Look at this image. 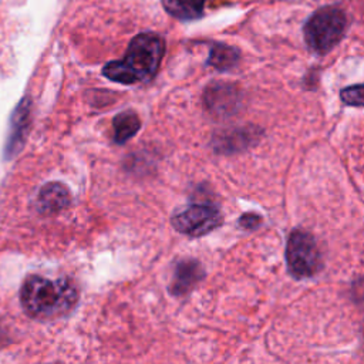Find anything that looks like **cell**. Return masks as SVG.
<instances>
[{"mask_svg": "<svg viewBox=\"0 0 364 364\" xmlns=\"http://www.w3.org/2000/svg\"><path fill=\"white\" fill-rule=\"evenodd\" d=\"M164 53L165 43L161 36L141 33L131 40L124 58L105 64L102 74L121 84L148 81L158 71Z\"/></svg>", "mask_w": 364, "mask_h": 364, "instance_id": "cell-1", "label": "cell"}, {"mask_svg": "<svg viewBox=\"0 0 364 364\" xmlns=\"http://www.w3.org/2000/svg\"><path fill=\"white\" fill-rule=\"evenodd\" d=\"M24 311L34 318H54L71 310L77 301L74 284L65 279L50 280L37 274L28 276L20 290Z\"/></svg>", "mask_w": 364, "mask_h": 364, "instance_id": "cell-2", "label": "cell"}, {"mask_svg": "<svg viewBox=\"0 0 364 364\" xmlns=\"http://www.w3.org/2000/svg\"><path fill=\"white\" fill-rule=\"evenodd\" d=\"M347 26L348 20L341 9L324 6L316 10L306 21L303 28L304 41L311 51L326 54L340 43Z\"/></svg>", "mask_w": 364, "mask_h": 364, "instance_id": "cell-3", "label": "cell"}, {"mask_svg": "<svg viewBox=\"0 0 364 364\" xmlns=\"http://www.w3.org/2000/svg\"><path fill=\"white\" fill-rule=\"evenodd\" d=\"M286 260L289 272L297 279L316 274L321 269V255L316 239L306 230H293L287 240Z\"/></svg>", "mask_w": 364, "mask_h": 364, "instance_id": "cell-4", "label": "cell"}, {"mask_svg": "<svg viewBox=\"0 0 364 364\" xmlns=\"http://www.w3.org/2000/svg\"><path fill=\"white\" fill-rule=\"evenodd\" d=\"M220 223L222 215L213 205H191L172 216L173 228L192 237L206 235Z\"/></svg>", "mask_w": 364, "mask_h": 364, "instance_id": "cell-5", "label": "cell"}, {"mask_svg": "<svg viewBox=\"0 0 364 364\" xmlns=\"http://www.w3.org/2000/svg\"><path fill=\"white\" fill-rule=\"evenodd\" d=\"M205 104L216 115H229L239 105V92L230 84H213L206 90Z\"/></svg>", "mask_w": 364, "mask_h": 364, "instance_id": "cell-6", "label": "cell"}, {"mask_svg": "<svg viewBox=\"0 0 364 364\" xmlns=\"http://www.w3.org/2000/svg\"><path fill=\"white\" fill-rule=\"evenodd\" d=\"M28 124H30V100L24 98L16 108L11 118V127H10L9 139L6 144L7 156L14 155L23 146L26 141V134L28 131Z\"/></svg>", "mask_w": 364, "mask_h": 364, "instance_id": "cell-7", "label": "cell"}, {"mask_svg": "<svg viewBox=\"0 0 364 364\" xmlns=\"http://www.w3.org/2000/svg\"><path fill=\"white\" fill-rule=\"evenodd\" d=\"M71 196L68 189L60 182H50L40 189L37 202L41 213H57L70 205Z\"/></svg>", "mask_w": 364, "mask_h": 364, "instance_id": "cell-8", "label": "cell"}, {"mask_svg": "<svg viewBox=\"0 0 364 364\" xmlns=\"http://www.w3.org/2000/svg\"><path fill=\"white\" fill-rule=\"evenodd\" d=\"M203 276V269L196 260L181 262L173 274L172 291L175 294H183L189 291Z\"/></svg>", "mask_w": 364, "mask_h": 364, "instance_id": "cell-9", "label": "cell"}, {"mask_svg": "<svg viewBox=\"0 0 364 364\" xmlns=\"http://www.w3.org/2000/svg\"><path fill=\"white\" fill-rule=\"evenodd\" d=\"M259 129L243 128L223 134L218 138V149L223 152H235L245 149L259 138Z\"/></svg>", "mask_w": 364, "mask_h": 364, "instance_id": "cell-10", "label": "cell"}, {"mask_svg": "<svg viewBox=\"0 0 364 364\" xmlns=\"http://www.w3.org/2000/svg\"><path fill=\"white\" fill-rule=\"evenodd\" d=\"M164 9L181 20H193L202 16L206 0H161Z\"/></svg>", "mask_w": 364, "mask_h": 364, "instance_id": "cell-11", "label": "cell"}, {"mask_svg": "<svg viewBox=\"0 0 364 364\" xmlns=\"http://www.w3.org/2000/svg\"><path fill=\"white\" fill-rule=\"evenodd\" d=\"M112 125H114L115 142L125 144L138 132L141 127V121L134 111H124L114 118Z\"/></svg>", "mask_w": 364, "mask_h": 364, "instance_id": "cell-12", "label": "cell"}, {"mask_svg": "<svg viewBox=\"0 0 364 364\" xmlns=\"http://www.w3.org/2000/svg\"><path fill=\"white\" fill-rule=\"evenodd\" d=\"M237 61H239L237 48L228 44H222V43H216L212 46L209 58H208L209 65L215 67L216 70L225 71V70L233 68L237 64Z\"/></svg>", "mask_w": 364, "mask_h": 364, "instance_id": "cell-13", "label": "cell"}, {"mask_svg": "<svg viewBox=\"0 0 364 364\" xmlns=\"http://www.w3.org/2000/svg\"><path fill=\"white\" fill-rule=\"evenodd\" d=\"M340 98L346 105L364 107V84H355L341 90Z\"/></svg>", "mask_w": 364, "mask_h": 364, "instance_id": "cell-14", "label": "cell"}, {"mask_svg": "<svg viewBox=\"0 0 364 364\" xmlns=\"http://www.w3.org/2000/svg\"><path fill=\"white\" fill-rule=\"evenodd\" d=\"M260 222H262V219L256 213H246L239 219V225L245 229H255L260 225Z\"/></svg>", "mask_w": 364, "mask_h": 364, "instance_id": "cell-15", "label": "cell"}, {"mask_svg": "<svg viewBox=\"0 0 364 364\" xmlns=\"http://www.w3.org/2000/svg\"><path fill=\"white\" fill-rule=\"evenodd\" d=\"M354 294H355V297H358L364 301V279L354 283Z\"/></svg>", "mask_w": 364, "mask_h": 364, "instance_id": "cell-16", "label": "cell"}, {"mask_svg": "<svg viewBox=\"0 0 364 364\" xmlns=\"http://www.w3.org/2000/svg\"><path fill=\"white\" fill-rule=\"evenodd\" d=\"M0 336H1V328H0Z\"/></svg>", "mask_w": 364, "mask_h": 364, "instance_id": "cell-17", "label": "cell"}]
</instances>
